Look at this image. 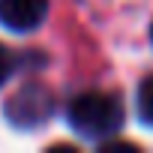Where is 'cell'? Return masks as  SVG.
I'll return each instance as SVG.
<instances>
[{
	"label": "cell",
	"mask_w": 153,
	"mask_h": 153,
	"mask_svg": "<svg viewBox=\"0 0 153 153\" xmlns=\"http://www.w3.org/2000/svg\"><path fill=\"white\" fill-rule=\"evenodd\" d=\"M150 42H153V24H150Z\"/></svg>",
	"instance_id": "8992f818"
},
{
	"label": "cell",
	"mask_w": 153,
	"mask_h": 153,
	"mask_svg": "<svg viewBox=\"0 0 153 153\" xmlns=\"http://www.w3.org/2000/svg\"><path fill=\"white\" fill-rule=\"evenodd\" d=\"M66 123L75 135L90 141H108L123 126V105L114 93L84 90L66 102Z\"/></svg>",
	"instance_id": "6da1fadb"
},
{
	"label": "cell",
	"mask_w": 153,
	"mask_h": 153,
	"mask_svg": "<svg viewBox=\"0 0 153 153\" xmlns=\"http://www.w3.org/2000/svg\"><path fill=\"white\" fill-rule=\"evenodd\" d=\"M12 54H9V48H3L0 45V87H3L6 81H9V75H12Z\"/></svg>",
	"instance_id": "5b68a950"
},
{
	"label": "cell",
	"mask_w": 153,
	"mask_h": 153,
	"mask_svg": "<svg viewBox=\"0 0 153 153\" xmlns=\"http://www.w3.org/2000/svg\"><path fill=\"white\" fill-rule=\"evenodd\" d=\"M48 15V0H0V24L15 33L36 30Z\"/></svg>",
	"instance_id": "3957f363"
},
{
	"label": "cell",
	"mask_w": 153,
	"mask_h": 153,
	"mask_svg": "<svg viewBox=\"0 0 153 153\" xmlns=\"http://www.w3.org/2000/svg\"><path fill=\"white\" fill-rule=\"evenodd\" d=\"M54 111V96L45 84L33 81V84H24L9 102H6V120L15 123L18 129H30V126H39L51 117Z\"/></svg>",
	"instance_id": "7a4b0ae2"
},
{
	"label": "cell",
	"mask_w": 153,
	"mask_h": 153,
	"mask_svg": "<svg viewBox=\"0 0 153 153\" xmlns=\"http://www.w3.org/2000/svg\"><path fill=\"white\" fill-rule=\"evenodd\" d=\"M135 111L138 117L153 126V75H147V78L138 84V93H135Z\"/></svg>",
	"instance_id": "277c9868"
}]
</instances>
